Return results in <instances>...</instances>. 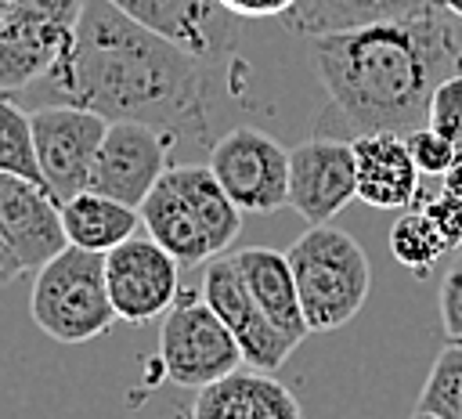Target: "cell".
Instances as JSON below:
<instances>
[{"label": "cell", "mask_w": 462, "mask_h": 419, "mask_svg": "<svg viewBox=\"0 0 462 419\" xmlns=\"http://www.w3.org/2000/svg\"><path fill=\"white\" fill-rule=\"evenodd\" d=\"M202 61L112 0H87L69 54L32 87L47 90L51 105L90 108L108 123H148L170 144L202 141L209 130Z\"/></svg>", "instance_id": "6da1fadb"}, {"label": "cell", "mask_w": 462, "mask_h": 419, "mask_svg": "<svg viewBox=\"0 0 462 419\" xmlns=\"http://www.w3.org/2000/svg\"><path fill=\"white\" fill-rule=\"evenodd\" d=\"M310 65L332 112L357 134H411L437 87L462 72V18L440 4L310 40Z\"/></svg>", "instance_id": "7a4b0ae2"}, {"label": "cell", "mask_w": 462, "mask_h": 419, "mask_svg": "<svg viewBox=\"0 0 462 419\" xmlns=\"http://www.w3.org/2000/svg\"><path fill=\"white\" fill-rule=\"evenodd\" d=\"M310 332L346 325L368 300L372 267L361 242L332 224H310L285 249Z\"/></svg>", "instance_id": "3957f363"}, {"label": "cell", "mask_w": 462, "mask_h": 419, "mask_svg": "<svg viewBox=\"0 0 462 419\" xmlns=\"http://www.w3.org/2000/svg\"><path fill=\"white\" fill-rule=\"evenodd\" d=\"M32 321L58 343H87L116 325V307L105 282V253L61 249L32 278Z\"/></svg>", "instance_id": "277c9868"}, {"label": "cell", "mask_w": 462, "mask_h": 419, "mask_svg": "<svg viewBox=\"0 0 462 419\" xmlns=\"http://www.w3.org/2000/svg\"><path fill=\"white\" fill-rule=\"evenodd\" d=\"M155 361L170 383L202 390L238 372L245 354L231 336V329L220 321V314L206 303L202 289H184L159 325Z\"/></svg>", "instance_id": "5b68a950"}, {"label": "cell", "mask_w": 462, "mask_h": 419, "mask_svg": "<svg viewBox=\"0 0 462 419\" xmlns=\"http://www.w3.org/2000/svg\"><path fill=\"white\" fill-rule=\"evenodd\" d=\"M87 0H14L0 18V94L29 90L69 54Z\"/></svg>", "instance_id": "8992f818"}, {"label": "cell", "mask_w": 462, "mask_h": 419, "mask_svg": "<svg viewBox=\"0 0 462 419\" xmlns=\"http://www.w3.org/2000/svg\"><path fill=\"white\" fill-rule=\"evenodd\" d=\"M206 166L242 213L289 206V148L256 126H231L209 144Z\"/></svg>", "instance_id": "52a82bcc"}, {"label": "cell", "mask_w": 462, "mask_h": 419, "mask_svg": "<svg viewBox=\"0 0 462 419\" xmlns=\"http://www.w3.org/2000/svg\"><path fill=\"white\" fill-rule=\"evenodd\" d=\"M108 119L76 108V105H40L32 108V137H36V159L47 191L58 202L76 199L90 188L94 159L101 152Z\"/></svg>", "instance_id": "ba28073f"}, {"label": "cell", "mask_w": 462, "mask_h": 419, "mask_svg": "<svg viewBox=\"0 0 462 419\" xmlns=\"http://www.w3.org/2000/svg\"><path fill=\"white\" fill-rule=\"evenodd\" d=\"M105 282L116 318L126 325H148L166 318V311L177 303L180 260L144 231L105 253Z\"/></svg>", "instance_id": "9c48e42d"}, {"label": "cell", "mask_w": 462, "mask_h": 419, "mask_svg": "<svg viewBox=\"0 0 462 419\" xmlns=\"http://www.w3.org/2000/svg\"><path fill=\"white\" fill-rule=\"evenodd\" d=\"M202 296L220 314V321L231 329V336L238 340L249 368H256V372H278L289 361V354L296 350V343L285 340L271 325V318L263 314V307L249 293L235 253L231 256H213L206 264V271H202Z\"/></svg>", "instance_id": "30bf717a"}, {"label": "cell", "mask_w": 462, "mask_h": 419, "mask_svg": "<svg viewBox=\"0 0 462 419\" xmlns=\"http://www.w3.org/2000/svg\"><path fill=\"white\" fill-rule=\"evenodd\" d=\"M350 199H357V159L350 141L318 134L289 148V206L307 224H328Z\"/></svg>", "instance_id": "8fae6325"}, {"label": "cell", "mask_w": 462, "mask_h": 419, "mask_svg": "<svg viewBox=\"0 0 462 419\" xmlns=\"http://www.w3.org/2000/svg\"><path fill=\"white\" fill-rule=\"evenodd\" d=\"M166 152H170V137L159 134L155 126L130 123V119L108 123L101 152L94 159L90 191H101L126 206H141L170 170Z\"/></svg>", "instance_id": "7c38bea8"}, {"label": "cell", "mask_w": 462, "mask_h": 419, "mask_svg": "<svg viewBox=\"0 0 462 419\" xmlns=\"http://www.w3.org/2000/svg\"><path fill=\"white\" fill-rule=\"evenodd\" d=\"M0 231L25 271H40L69 249L61 202L43 184L14 173H0Z\"/></svg>", "instance_id": "4fadbf2b"}, {"label": "cell", "mask_w": 462, "mask_h": 419, "mask_svg": "<svg viewBox=\"0 0 462 419\" xmlns=\"http://www.w3.org/2000/svg\"><path fill=\"white\" fill-rule=\"evenodd\" d=\"M357 159V199L372 210H408L419 199V166L408 152L404 134L375 130L357 134L354 141Z\"/></svg>", "instance_id": "5bb4252c"}, {"label": "cell", "mask_w": 462, "mask_h": 419, "mask_svg": "<svg viewBox=\"0 0 462 419\" xmlns=\"http://www.w3.org/2000/svg\"><path fill=\"white\" fill-rule=\"evenodd\" d=\"M191 419H303L296 394L271 372L238 368L195 394Z\"/></svg>", "instance_id": "9a60e30c"}, {"label": "cell", "mask_w": 462, "mask_h": 419, "mask_svg": "<svg viewBox=\"0 0 462 419\" xmlns=\"http://www.w3.org/2000/svg\"><path fill=\"white\" fill-rule=\"evenodd\" d=\"M112 4L199 58H213L227 43L231 14L217 0H112Z\"/></svg>", "instance_id": "2e32d148"}, {"label": "cell", "mask_w": 462, "mask_h": 419, "mask_svg": "<svg viewBox=\"0 0 462 419\" xmlns=\"http://www.w3.org/2000/svg\"><path fill=\"white\" fill-rule=\"evenodd\" d=\"M242 278L249 285V293L256 296V303L263 307V314L271 318V325L292 340L296 347L310 336L303 303H300V289H296V275L292 264L282 249H267V246H245L235 253Z\"/></svg>", "instance_id": "e0dca14e"}, {"label": "cell", "mask_w": 462, "mask_h": 419, "mask_svg": "<svg viewBox=\"0 0 462 419\" xmlns=\"http://www.w3.org/2000/svg\"><path fill=\"white\" fill-rule=\"evenodd\" d=\"M141 210V224L144 231L166 249L173 253L184 267L195 264H209L217 256L209 231L202 228V220L195 217V210L188 206V199L173 188V181L162 173V181L148 191V199L137 206Z\"/></svg>", "instance_id": "ac0fdd59"}, {"label": "cell", "mask_w": 462, "mask_h": 419, "mask_svg": "<svg viewBox=\"0 0 462 419\" xmlns=\"http://www.w3.org/2000/svg\"><path fill=\"white\" fill-rule=\"evenodd\" d=\"M61 224H65L69 246L90 249V253H112L119 242L137 235L141 210L87 188L76 199L61 202Z\"/></svg>", "instance_id": "d6986e66"}, {"label": "cell", "mask_w": 462, "mask_h": 419, "mask_svg": "<svg viewBox=\"0 0 462 419\" xmlns=\"http://www.w3.org/2000/svg\"><path fill=\"white\" fill-rule=\"evenodd\" d=\"M426 4L437 0H300L289 14H282V22L296 33V36H328V33H346V29H361V25H375V22H393V18H408L415 11H422Z\"/></svg>", "instance_id": "ffe728a7"}, {"label": "cell", "mask_w": 462, "mask_h": 419, "mask_svg": "<svg viewBox=\"0 0 462 419\" xmlns=\"http://www.w3.org/2000/svg\"><path fill=\"white\" fill-rule=\"evenodd\" d=\"M166 177L173 181V188L188 199V206L195 210V217L209 231L213 249L217 253L227 249L242 231V210L231 202V195L213 177V170L202 166V163H180V166H170Z\"/></svg>", "instance_id": "44dd1931"}, {"label": "cell", "mask_w": 462, "mask_h": 419, "mask_svg": "<svg viewBox=\"0 0 462 419\" xmlns=\"http://www.w3.org/2000/svg\"><path fill=\"white\" fill-rule=\"evenodd\" d=\"M448 249H451V246L444 242V235L437 231V224L430 220V213H426L422 206H408V210L393 220V228H390V253H393L404 267H411L419 278H426L430 267H433Z\"/></svg>", "instance_id": "7402d4cb"}, {"label": "cell", "mask_w": 462, "mask_h": 419, "mask_svg": "<svg viewBox=\"0 0 462 419\" xmlns=\"http://www.w3.org/2000/svg\"><path fill=\"white\" fill-rule=\"evenodd\" d=\"M0 173H14L43 184L36 137H32V112H25L11 94H0Z\"/></svg>", "instance_id": "603a6c76"}, {"label": "cell", "mask_w": 462, "mask_h": 419, "mask_svg": "<svg viewBox=\"0 0 462 419\" xmlns=\"http://www.w3.org/2000/svg\"><path fill=\"white\" fill-rule=\"evenodd\" d=\"M415 412H430L437 419H462V343H448L437 354L419 390Z\"/></svg>", "instance_id": "cb8c5ba5"}, {"label": "cell", "mask_w": 462, "mask_h": 419, "mask_svg": "<svg viewBox=\"0 0 462 419\" xmlns=\"http://www.w3.org/2000/svg\"><path fill=\"white\" fill-rule=\"evenodd\" d=\"M404 141H408V152H411L419 173H437V177H444V173L451 170V163L458 159V144L448 141L444 134H437L433 126H419V130H411Z\"/></svg>", "instance_id": "d4e9b609"}, {"label": "cell", "mask_w": 462, "mask_h": 419, "mask_svg": "<svg viewBox=\"0 0 462 419\" xmlns=\"http://www.w3.org/2000/svg\"><path fill=\"white\" fill-rule=\"evenodd\" d=\"M426 126H433L437 134H444L448 141H455L458 152H462V72L451 76V79H444L437 87V94L430 101Z\"/></svg>", "instance_id": "484cf974"}, {"label": "cell", "mask_w": 462, "mask_h": 419, "mask_svg": "<svg viewBox=\"0 0 462 419\" xmlns=\"http://www.w3.org/2000/svg\"><path fill=\"white\" fill-rule=\"evenodd\" d=\"M437 307H440V329H444L448 343H462V253L444 271Z\"/></svg>", "instance_id": "4316f807"}, {"label": "cell", "mask_w": 462, "mask_h": 419, "mask_svg": "<svg viewBox=\"0 0 462 419\" xmlns=\"http://www.w3.org/2000/svg\"><path fill=\"white\" fill-rule=\"evenodd\" d=\"M415 206H422L430 213V220L437 224V231L444 235V242L455 249L462 246V199L451 195V191H440V195H422L415 199Z\"/></svg>", "instance_id": "83f0119b"}, {"label": "cell", "mask_w": 462, "mask_h": 419, "mask_svg": "<svg viewBox=\"0 0 462 419\" xmlns=\"http://www.w3.org/2000/svg\"><path fill=\"white\" fill-rule=\"evenodd\" d=\"M227 14H238V18H271V14H289L300 0H217Z\"/></svg>", "instance_id": "f1b7e54d"}, {"label": "cell", "mask_w": 462, "mask_h": 419, "mask_svg": "<svg viewBox=\"0 0 462 419\" xmlns=\"http://www.w3.org/2000/svg\"><path fill=\"white\" fill-rule=\"evenodd\" d=\"M18 275H25V267H22V260L14 256V249L7 246V238H4V231H0V289L11 285Z\"/></svg>", "instance_id": "f546056e"}, {"label": "cell", "mask_w": 462, "mask_h": 419, "mask_svg": "<svg viewBox=\"0 0 462 419\" xmlns=\"http://www.w3.org/2000/svg\"><path fill=\"white\" fill-rule=\"evenodd\" d=\"M444 191H451V195L462 199V152H458V159L451 163V170L444 173Z\"/></svg>", "instance_id": "4dcf8cb0"}, {"label": "cell", "mask_w": 462, "mask_h": 419, "mask_svg": "<svg viewBox=\"0 0 462 419\" xmlns=\"http://www.w3.org/2000/svg\"><path fill=\"white\" fill-rule=\"evenodd\" d=\"M437 4H440V7H448L451 14H458V18H462V0H437Z\"/></svg>", "instance_id": "1f68e13d"}, {"label": "cell", "mask_w": 462, "mask_h": 419, "mask_svg": "<svg viewBox=\"0 0 462 419\" xmlns=\"http://www.w3.org/2000/svg\"><path fill=\"white\" fill-rule=\"evenodd\" d=\"M408 419H437V415H430V412H411Z\"/></svg>", "instance_id": "d6a6232c"}, {"label": "cell", "mask_w": 462, "mask_h": 419, "mask_svg": "<svg viewBox=\"0 0 462 419\" xmlns=\"http://www.w3.org/2000/svg\"><path fill=\"white\" fill-rule=\"evenodd\" d=\"M11 4H14V0H0V18H4V11H7Z\"/></svg>", "instance_id": "836d02e7"}]
</instances>
